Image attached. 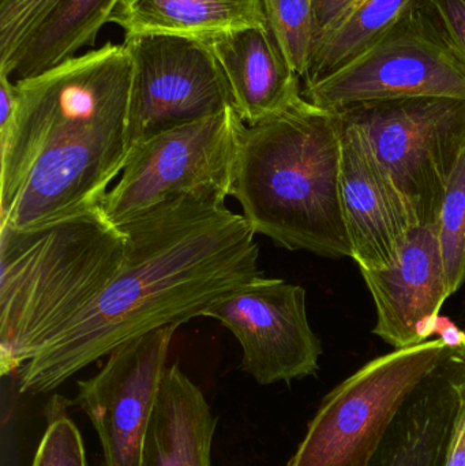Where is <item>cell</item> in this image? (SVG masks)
<instances>
[{"label":"cell","mask_w":465,"mask_h":466,"mask_svg":"<svg viewBox=\"0 0 465 466\" xmlns=\"http://www.w3.org/2000/svg\"><path fill=\"white\" fill-rule=\"evenodd\" d=\"M125 259L96 300L18 374L21 394L54 391L115 348L202 317L256 277L259 248L243 216L215 196H180L123 224Z\"/></svg>","instance_id":"cell-1"},{"label":"cell","mask_w":465,"mask_h":466,"mask_svg":"<svg viewBox=\"0 0 465 466\" xmlns=\"http://www.w3.org/2000/svg\"><path fill=\"white\" fill-rule=\"evenodd\" d=\"M131 59L104 44L15 81L0 133V224L30 228L100 207L127 160Z\"/></svg>","instance_id":"cell-2"},{"label":"cell","mask_w":465,"mask_h":466,"mask_svg":"<svg viewBox=\"0 0 465 466\" xmlns=\"http://www.w3.org/2000/svg\"><path fill=\"white\" fill-rule=\"evenodd\" d=\"M338 111L305 97L257 125H240L231 197L256 235L291 251L352 258L341 207Z\"/></svg>","instance_id":"cell-3"},{"label":"cell","mask_w":465,"mask_h":466,"mask_svg":"<svg viewBox=\"0 0 465 466\" xmlns=\"http://www.w3.org/2000/svg\"><path fill=\"white\" fill-rule=\"evenodd\" d=\"M126 244L101 205L30 228L0 224L2 377H15L96 300Z\"/></svg>","instance_id":"cell-4"},{"label":"cell","mask_w":465,"mask_h":466,"mask_svg":"<svg viewBox=\"0 0 465 466\" xmlns=\"http://www.w3.org/2000/svg\"><path fill=\"white\" fill-rule=\"evenodd\" d=\"M452 352L431 339L369 361L325 397L287 466H370L407 400Z\"/></svg>","instance_id":"cell-5"},{"label":"cell","mask_w":465,"mask_h":466,"mask_svg":"<svg viewBox=\"0 0 465 466\" xmlns=\"http://www.w3.org/2000/svg\"><path fill=\"white\" fill-rule=\"evenodd\" d=\"M338 112L365 134L418 226L439 223L448 182L465 149L464 98H395Z\"/></svg>","instance_id":"cell-6"},{"label":"cell","mask_w":465,"mask_h":466,"mask_svg":"<svg viewBox=\"0 0 465 466\" xmlns=\"http://www.w3.org/2000/svg\"><path fill=\"white\" fill-rule=\"evenodd\" d=\"M422 96L465 100V56L429 0L414 5L362 55L303 93L306 100L330 111Z\"/></svg>","instance_id":"cell-7"},{"label":"cell","mask_w":465,"mask_h":466,"mask_svg":"<svg viewBox=\"0 0 465 466\" xmlns=\"http://www.w3.org/2000/svg\"><path fill=\"white\" fill-rule=\"evenodd\" d=\"M243 120L234 108L156 134L128 152L101 208L117 227L180 196H231Z\"/></svg>","instance_id":"cell-8"},{"label":"cell","mask_w":465,"mask_h":466,"mask_svg":"<svg viewBox=\"0 0 465 466\" xmlns=\"http://www.w3.org/2000/svg\"><path fill=\"white\" fill-rule=\"evenodd\" d=\"M128 152L145 139L215 116L232 106L223 71L202 41L175 35H130Z\"/></svg>","instance_id":"cell-9"},{"label":"cell","mask_w":465,"mask_h":466,"mask_svg":"<svg viewBox=\"0 0 465 466\" xmlns=\"http://www.w3.org/2000/svg\"><path fill=\"white\" fill-rule=\"evenodd\" d=\"M242 347V369L259 385L314 375L322 344L308 323L306 290L280 279L258 276L205 309Z\"/></svg>","instance_id":"cell-10"},{"label":"cell","mask_w":465,"mask_h":466,"mask_svg":"<svg viewBox=\"0 0 465 466\" xmlns=\"http://www.w3.org/2000/svg\"><path fill=\"white\" fill-rule=\"evenodd\" d=\"M179 326L149 331L115 348L103 369L79 380L76 404L103 448V466H139L147 427Z\"/></svg>","instance_id":"cell-11"},{"label":"cell","mask_w":465,"mask_h":466,"mask_svg":"<svg viewBox=\"0 0 465 466\" xmlns=\"http://www.w3.org/2000/svg\"><path fill=\"white\" fill-rule=\"evenodd\" d=\"M340 193L352 259L360 270L395 265L417 220L365 134L344 120Z\"/></svg>","instance_id":"cell-12"},{"label":"cell","mask_w":465,"mask_h":466,"mask_svg":"<svg viewBox=\"0 0 465 466\" xmlns=\"http://www.w3.org/2000/svg\"><path fill=\"white\" fill-rule=\"evenodd\" d=\"M437 232V224L417 226L395 265L360 270L376 306L373 333L395 350L431 339L450 298Z\"/></svg>","instance_id":"cell-13"},{"label":"cell","mask_w":465,"mask_h":466,"mask_svg":"<svg viewBox=\"0 0 465 466\" xmlns=\"http://www.w3.org/2000/svg\"><path fill=\"white\" fill-rule=\"evenodd\" d=\"M198 41L217 60L232 106L246 125L275 116L303 97L299 76L287 62L269 26L248 27Z\"/></svg>","instance_id":"cell-14"},{"label":"cell","mask_w":465,"mask_h":466,"mask_svg":"<svg viewBox=\"0 0 465 466\" xmlns=\"http://www.w3.org/2000/svg\"><path fill=\"white\" fill-rule=\"evenodd\" d=\"M465 383V339L411 394L370 466H447Z\"/></svg>","instance_id":"cell-15"},{"label":"cell","mask_w":465,"mask_h":466,"mask_svg":"<svg viewBox=\"0 0 465 466\" xmlns=\"http://www.w3.org/2000/svg\"><path fill=\"white\" fill-rule=\"evenodd\" d=\"M218 418L177 364L167 367L139 466H212Z\"/></svg>","instance_id":"cell-16"},{"label":"cell","mask_w":465,"mask_h":466,"mask_svg":"<svg viewBox=\"0 0 465 466\" xmlns=\"http://www.w3.org/2000/svg\"><path fill=\"white\" fill-rule=\"evenodd\" d=\"M109 24L130 35L204 40L248 27H267L264 0H119Z\"/></svg>","instance_id":"cell-17"},{"label":"cell","mask_w":465,"mask_h":466,"mask_svg":"<svg viewBox=\"0 0 465 466\" xmlns=\"http://www.w3.org/2000/svg\"><path fill=\"white\" fill-rule=\"evenodd\" d=\"M119 0H63L48 21L27 41L5 73L11 79L30 78L95 46Z\"/></svg>","instance_id":"cell-18"},{"label":"cell","mask_w":465,"mask_h":466,"mask_svg":"<svg viewBox=\"0 0 465 466\" xmlns=\"http://www.w3.org/2000/svg\"><path fill=\"white\" fill-rule=\"evenodd\" d=\"M420 2L422 0H360L340 24L319 38L303 78L305 87L362 55Z\"/></svg>","instance_id":"cell-19"},{"label":"cell","mask_w":465,"mask_h":466,"mask_svg":"<svg viewBox=\"0 0 465 466\" xmlns=\"http://www.w3.org/2000/svg\"><path fill=\"white\" fill-rule=\"evenodd\" d=\"M268 26L292 70L305 78L319 30L310 0H264Z\"/></svg>","instance_id":"cell-20"},{"label":"cell","mask_w":465,"mask_h":466,"mask_svg":"<svg viewBox=\"0 0 465 466\" xmlns=\"http://www.w3.org/2000/svg\"><path fill=\"white\" fill-rule=\"evenodd\" d=\"M437 228L452 296L465 282V149L448 182Z\"/></svg>","instance_id":"cell-21"},{"label":"cell","mask_w":465,"mask_h":466,"mask_svg":"<svg viewBox=\"0 0 465 466\" xmlns=\"http://www.w3.org/2000/svg\"><path fill=\"white\" fill-rule=\"evenodd\" d=\"M70 402L54 396L45 407L46 430L32 466H87L84 441L68 416Z\"/></svg>","instance_id":"cell-22"},{"label":"cell","mask_w":465,"mask_h":466,"mask_svg":"<svg viewBox=\"0 0 465 466\" xmlns=\"http://www.w3.org/2000/svg\"><path fill=\"white\" fill-rule=\"evenodd\" d=\"M63 0H0V73H5L27 41Z\"/></svg>","instance_id":"cell-23"},{"label":"cell","mask_w":465,"mask_h":466,"mask_svg":"<svg viewBox=\"0 0 465 466\" xmlns=\"http://www.w3.org/2000/svg\"><path fill=\"white\" fill-rule=\"evenodd\" d=\"M465 56V0H429Z\"/></svg>","instance_id":"cell-24"},{"label":"cell","mask_w":465,"mask_h":466,"mask_svg":"<svg viewBox=\"0 0 465 466\" xmlns=\"http://www.w3.org/2000/svg\"><path fill=\"white\" fill-rule=\"evenodd\" d=\"M319 38L340 24L360 0H310ZM318 38V40H319Z\"/></svg>","instance_id":"cell-25"},{"label":"cell","mask_w":465,"mask_h":466,"mask_svg":"<svg viewBox=\"0 0 465 466\" xmlns=\"http://www.w3.org/2000/svg\"><path fill=\"white\" fill-rule=\"evenodd\" d=\"M447 466H465V383L450 432Z\"/></svg>","instance_id":"cell-26"},{"label":"cell","mask_w":465,"mask_h":466,"mask_svg":"<svg viewBox=\"0 0 465 466\" xmlns=\"http://www.w3.org/2000/svg\"><path fill=\"white\" fill-rule=\"evenodd\" d=\"M16 96L15 82L10 76L0 73V133L5 130L15 114Z\"/></svg>","instance_id":"cell-27"}]
</instances>
